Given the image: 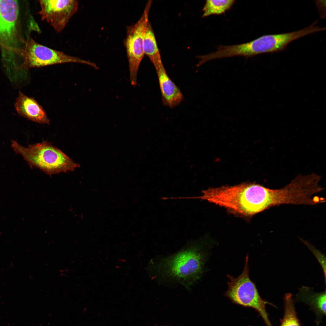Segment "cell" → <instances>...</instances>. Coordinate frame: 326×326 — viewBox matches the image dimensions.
Here are the masks:
<instances>
[{"label": "cell", "instance_id": "3", "mask_svg": "<svg viewBox=\"0 0 326 326\" xmlns=\"http://www.w3.org/2000/svg\"><path fill=\"white\" fill-rule=\"evenodd\" d=\"M11 146L16 153L22 155L31 167L39 168L50 175L72 171L79 166L47 141L26 148L12 140Z\"/></svg>", "mask_w": 326, "mask_h": 326}, {"label": "cell", "instance_id": "14", "mask_svg": "<svg viewBox=\"0 0 326 326\" xmlns=\"http://www.w3.org/2000/svg\"><path fill=\"white\" fill-rule=\"evenodd\" d=\"M235 1V0H207L202 9V17L223 14L231 9Z\"/></svg>", "mask_w": 326, "mask_h": 326}, {"label": "cell", "instance_id": "4", "mask_svg": "<svg viewBox=\"0 0 326 326\" xmlns=\"http://www.w3.org/2000/svg\"><path fill=\"white\" fill-rule=\"evenodd\" d=\"M248 261L247 255L243 271L238 277L235 278L230 275H227L229 280L228 283V289L225 295L234 303L255 309L260 315L266 326H273L269 319L266 305L268 304L275 306L260 296L255 284L250 279Z\"/></svg>", "mask_w": 326, "mask_h": 326}, {"label": "cell", "instance_id": "12", "mask_svg": "<svg viewBox=\"0 0 326 326\" xmlns=\"http://www.w3.org/2000/svg\"><path fill=\"white\" fill-rule=\"evenodd\" d=\"M143 50L144 55L148 57L155 69L163 65L155 34L149 21L144 35Z\"/></svg>", "mask_w": 326, "mask_h": 326}, {"label": "cell", "instance_id": "10", "mask_svg": "<svg viewBox=\"0 0 326 326\" xmlns=\"http://www.w3.org/2000/svg\"><path fill=\"white\" fill-rule=\"evenodd\" d=\"M163 104L171 108L179 105L184 98L179 88L168 75L163 65L155 69Z\"/></svg>", "mask_w": 326, "mask_h": 326}, {"label": "cell", "instance_id": "7", "mask_svg": "<svg viewBox=\"0 0 326 326\" xmlns=\"http://www.w3.org/2000/svg\"><path fill=\"white\" fill-rule=\"evenodd\" d=\"M152 0H148L143 13L134 24L126 27V34L124 41L128 61L130 81L131 85L137 84L138 72L141 62L145 55L143 50V37L149 20V14Z\"/></svg>", "mask_w": 326, "mask_h": 326}, {"label": "cell", "instance_id": "1", "mask_svg": "<svg viewBox=\"0 0 326 326\" xmlns=\"http://www.w3.org/2000/svg\"><path fill=\"white\" fill-rule=\"evenodd\" d=\"M206 241L205 237L190 240L178 251L152 259L146 268L150 277L160 285H180L190 290L202 275L208 256Z\"/></svg>", "mask_w": 326, "mask_h": 326}, {"label": "cell", "instance_id": "5", "mask_svg": "<svg viewBox=\"0 0 326 326\" xmlns=\"http://www.w3.org/2000/svg\"><path fill=\"white\" fill-rule=\"evenodd\" d=\"M18 14L17 1L0 0V47L8 65L14 64L17 56H21L22 49L18 46Z\"/></svg>", "mask_w": 326, "mask_h": 326}, {"label": "cell", "instance_id": "8", "mask_svg": "<svg viewBox=\"0 0 326 326\" xmlns=\"http://www.w3.org/2000/svg\"><path fill=\"white\" fill-rule=\"evenodd\" d=\"M39 14L59 33L65 28L69 20L76 12L78 2L76 0H40Z\"/></svg>", "mask_w": 326, "mask_h": 326}, {"label": "cell", "instance_id": "11", "mask_svg": "<svg viewBox=\"0 0 326 326\" xmlns=\"http://www.w3.org/2000/svg\"><path fill=\"white\" fill-rule=\"evenodd\" d=\"M326 292L316 293L310 288H301L296 295L298 301L304 302L314 311L316 317V322L319 324L326 315Z\"/></svg>", "mask_w": 326, "mask_h": 326}, {"label": "cell", "instance_id": "2", "mask_svg": "<svg viewBox=\"0 0 326 326\" xmlns=\"http://www.w3.org/2000/svg\"><path fill=\"white\" fill-rule=\"evenodd\" d=\"M263 187L247 183L222 186L203 190L201 196L189 198L207 200L240 215L252 216L264 210L262 199Z\"/></svg>", "mask_w": 326, "mask_h": 326}, {"label": "cell", "instance_id": "13", "mask_svg": "<svg viewBox=\"0 0 326 326\" xmlns=\"http://www.w3.org/2000/svg\"><path fill=\"white\" fill-rule=\"evenodd\" d=\"M292 295L286 294L284 297V314L280 326H302L298 319L294 306Z\"/></svg>", "mask_w": 326, "mask_h": 326}, {"label": "cell", "instance_id": "15", "mask_svg": "<svg viewBox=\"0 0 326 326\" xmlns=\"http://www.w3.org/2000/svg\"><path fill=\"white\" fill-rule=\"evenodd\" d=\"M303 242L308 247L315 256L319 263L320 264L324 271L325 279H326V260L325 257L320 251L312 246V245L306 241Z\"/></svg>", "mask_w": 326, "mask_h": 326}, {"label": "cell", "instance_id": "16", "mask_svg": "<svg viewBox=\"0 0 326 326\" xmlns=\"http://www.w3.org/2000/svg\"><path fill=\"white\" fill-rule=\"evenodd\" d=\"M158 326L157 325V326Z\"/></svg>", "mask_w": 326, "mask_h": 326}, {"label": "cell", "instance_id": "9", "mask_svg": "<svg viewBox=\"0 0 326 326\" xmlns=\"http://www.w3.org/2000/svg\"><path fill=\"white\" fill-rule=\"evenodd\" d=\"M18 114L39 123L49 124L50 120L42 107L34 98L19 91L14 104Z\"/></svg>", "mask_w": 326, "mask_h": 326}, {"label": "cell", "instance_id": "6", "mask_svg": "<svg viewBox=\"0 0 326 326\" xmlns=\"http://www.w3.org/2000/svg\"><path fill=\"white\" fill-rule=\"evenodd\" d=\"M24 44L21 58L22 68L25 69L68 63L86 64L96 69L98 68L94 62L52 49L38 43L31 38L25 41Z\"/></svg>", "mask_w": 326, "mask_h": 326}]
</instances>
